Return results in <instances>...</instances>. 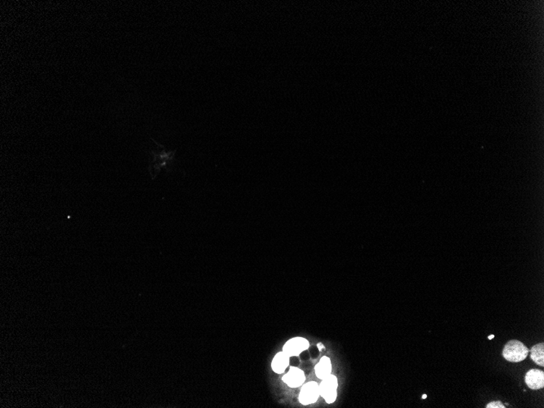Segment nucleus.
<instances>
[{"label":"nucleus","mask_w":544,"mask_h":408,"mask_svg":"<svg viewBox=\"0 0 544 408\" xmlns=\"http://www.w3.org/2000/svg\"><path fill=\"white\" fill-rule=\"evenodd\" d=\"M152 139L159 147V150H154V151H151L153 161H152V163L150 164V167H149V171H150V175H151L152 179H155L156 177L158 176V174L161 172L162 169H166V171H170V167H171L173 162L175 160L176 150H175V151H166L164 146L158 143V142H156L155 139Z\"/></svg>","instance_id":"nucleus-1"},{"label":"nucleus","mask_w":544,"mask_h":408,"mask_svg":"<svg viewBox=\"0 0 544 408\" xmlns=\"http://www.w3.org/2000/svg\"><path fill=\"white\" fill-rule=\"evenodd\" d=\"M529 353L528 349L523 343L517 340H512L507 343L503 350L504 358L509 362L518 363L523 361Z\"/></svg>","instance_id":"nucleus-2"},{"label":"nucleus","mask_w":544,"mask_h":408,"mask_svg":"<svg viewBox=\"0 0 544 408\" xmlns=\"http://www.w3.org/2000/svg\"><path fill=\"white\" fill-rule=\"evenodd\" d=\"M319 387L320 396L324 398L327 403H333L336 401L338 381L334 375L331 374L327 378L322 380Z\"/></svg>","instance_id":"nucleus-3"},{"label":"nucleus","mask_w":544,"mask_h":408,"mask_svg":"<svg viewBox=\"0 0 544 408\" xmlns=\"http://www.w3.org/2000/svg\"><path fill=\"white\" fill-rule=\"evenodd\" d=\"M320 396V387L317 382L311 381L305 384L301 389L299 402L303 405H310L317 402Z\"/></svg>","instance_id":"nucleus-4"},{"label":"nucleus","mask_w":544,"mask_h":408,"mask_svg":"<svg viewBox=\"0 0 544 408\" xmlns=\"http://www.w3.org/2000/svg\"><path fill=\"white\" fill-rule=\"evenodd\" d=\"M309 341L303 337H293L290 339L283 348V352L289 357L299 356L301 353L309 348Z\"/></svg>","instance_id":"nucleus-5"},{"label":"nucleus","mask_w":544,"mask_h":408,"mask_svg":"<svg viewBox=\"0 0 544 408\" xmlns=\"http://www.w3.org/2000/svg\"><path fill=\"white\" fill-rule=\"evenodd\" d=\"M282 380L289 387L296 388L304 384L305 381H306V376H305L303 371L301 370L296 367H292V368H290L288 373L284 375Z\"/></svg>","instance_id":"nucleus-6"},{"label":"nucleus","mask_w":544,"mask_h":408,"mask_svg":"<svg viewBox=\"0 0 544 408\" xmlns=\"http://www.w3.org/2000/svg\"><path fill=\"white\" fill-rule=\"evenodd\" d=\"M525 383L528 387L534 390L542 389L544 386V373L538 369L529 370L525 377Z\"/></svg>","instance_id":"nucleus-7"},{"label":"nucleus","mask_w":544,"mask_h":408,"mask_svg":"<svg viewBox=\"0 0 544 408\" xmlns=\"http://www.w3.org/2000/svg\"><path fill=\"white\" fill-rule=\"evenodd\" d=\"M289 356L283 351L276 353L271 363L272 370L277 374L284 373L289 365Z\"/></svg>","instance_id":"nucleus-8"},{"label":"nucleus","mask_w":544,"mask_h":408,"mask_svg":"<svg viewBox=\"0 0 544 408\" xmlns=\"http://www.w3.org/2000/svg\"><path fill=\"white\" fill-rule=\"evenodd\" d=\"M315 375L320 380L327 378L328 376L332 374V364L331 360L328 357H323L320 360V362L315 365Z\"/></svg>","instance_id":"nucleus-9"},{"label":"nucleus","mask_w":544,"mask_h":408,"mask_svg":"<svg viewBox=\"0 0 544 408\" xmlns=\"http://www.w3.org/2000/svg\"><path fill=\"white\" fill-rule=\"evenodd\" d=\"M544 345L543 343H539L534 345L530 349V358L539 366H544Z\"/></svg>","instance_id":"nucleus-10"},{"label":"nucleus","mask_w":544,"mask_h":408,"mask_svg":"<svg viewBox=\"0 0 544 408\" xmlns=\"http://www.w3.org/2000/svg\"><path fill=\"white\" fill-rule=\"evenodd\" d=\"M486 408H504V404L500 401H496V402H490L488 403L485 406Z\"/></svg>","instance_id":"nucleus-11"},{"label":"nucleus","mask_w":544,"mask_h":408,"mask_svg":"<svg viewBox=\"0 0 544 408\" xmlns=\"http://www.w3.org/2000/svg\"><path fill=\"white\" fill-rule=\"evenodd\" d=\"M318 348L320 349V350H321V349L325 347H324V345H322L321 343H319V344H318Z\"/></svg>","instance_id":"nucleus-12"},{"label":"nucleus","mask_w":544,"mask_h":408,"mask_svg":"<svg viewBox=\"0 0 544 408\" xmlns=\"http://www.w3.org/2000/svg\"><path fill=\"white\" fill-rule=\"evenodd\" d=\"M494 335H490V336H489V337H488V339H489V340H491V339L494 338Z\"/></svg>","instance_id":"nucleus-13"},{"label":"nucleus","mask_w":544,"mask_h":408,"mask_svg":"<svg viewBox=\"0 0 544 408\" xmlns=\"http://www.w3.org/2000/svg\"><path fill=\"white\" fill-rule=\"evenodd\" d=\"M427 398L426 394H424V395L422 396L423 399H425V398Z\"/></svg>","instance_id":"nucleus-14"}]
</instances>
